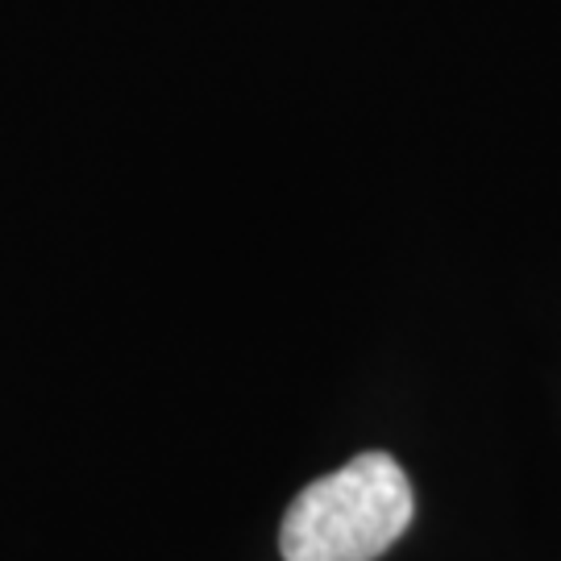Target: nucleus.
<instances>
[{"label":"nucleus","instance_id":"nucleus-1","mask_svg":"<svg viewBox=\"0 0 561 561\" xmlns=\"http://www.w3.org/2000/svg\"><path fill=\"white\" fill-rule=\"evenodd\" d=\"M416 500L391 454H358L308 482L283 516V561H375L412 524Z\"/></svg>","mask_w":561,"mask_h":561}]
</instances>
